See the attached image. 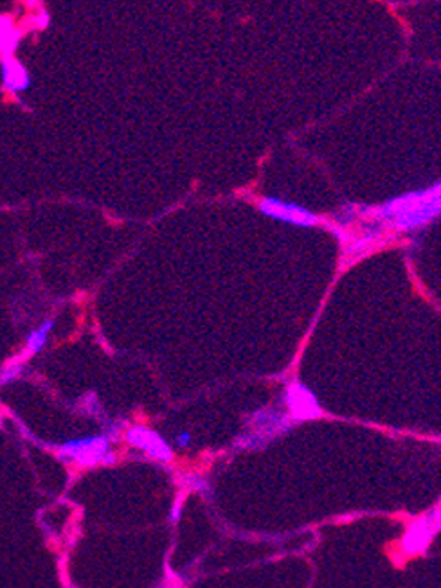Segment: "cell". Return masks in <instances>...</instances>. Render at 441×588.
Listing matches in <instances>:
<instances>
[{
    "instance_id": "obj_1",
    "label": "cell",
    "mask_w": 441,
    "mask_h": 588,
    "mask_svg": "<svg viewBox=\"0 0 441 588\" xmlns=\"http://www.w3.org/2000/svg\"><path fill=\"white\" fill-rule=\"evenodd\" d=\"M375 216L396 232H415L441 216V182L423 191L396 196L373 209Z\"/></svg>"
},
{
    "instance_id": "obj_2",
    "label": "cell",
    "mask_w": 441,
    "mask_h": 588,
    "mask_svg": "<svg viewBox=\"0 0 441 588\" xmlns=\"http://www.w3.org/2000/svg\"><path fill=\"white\" fill-rule=\"evenodd\" d=\"M368 211V218L369 220L360 221L355 231L346 227H341V225L333 224L331 225V232L337 236V239L341 241V248H343V265H350V263L357 261V259L364 258L365 254L373 251L375 247L382 243L384 239V232H385V225L384 221L378 220L373 213V209H365Z\"/></svg>"
},
{
    "instance_id": "obj_3",
    "label": "cell",
    "mask_w": 441,
    "mask_h": 588,
    "mask_svg": "<svg viewBox=\"0 0 441 588\" xmlns=\"http://www.w3.org/2000/svg\"><path fill=\"white\" fill-rule=\"evenodd\" d=\"M294 419L286 409L281 406H266L251 416L244 434L238 437V448H261L276 437L283 436L294 426Z\"/></svg>"
},
{
    "instance_id": "obj_4",
    "label": "cell",
    "mask_w": 441,
    "mask_h": 588,
    "mask_svg": "<svg viewBox=\"0 0 441 588\" xmlns=\"http://www.w3.org/2000/svg\"><path fill=\"white\" fill-rule=\"evenodd\" d=\"M56 453L61 461L73 463L80 468H95L115 463V456L110 448V436L108 434H98V436L71 439L67 443L60 444Z\"/></svg>"
},
{
    "instance_id": "obj_5",
    "label": "cell",
    "mask_w": 441,
    "mask_h": 588,
    "mask_svg": "<svg viewBox=\"0 0 441 588\" xmlns=\"http://www.w3.org/2000/svg\"><path fill=\"white\" fill-rule=\"evenodd\" d=\"M258 209L272 220L296 225V227H316L319 224V218L312 211L276 196H263L258 204Z\"/></svg>"
},
{
    "instance_id": "obj_6",
    "label": "cell",
    "mask_w": 441,
    "mask_h": 588,
    "mask_svg": "<svg viewBox=\"0 0 441 588\" xmlns=\"http://www.w3.org/2000/svg\"><path fill=\"white\" fill-rule=\"evenodd\" d=\"M285 409L290 414L294 421H308L323 416V409L319 405V399L316 398L312 391L301 382H292L285 391Z\"/></svg>"
},
{
    "instance_id": "obj_7",
    "label": "cell",
    "mask_w": 441,
    "mask_h": 588,
    "mask_svg": "<svg viewBox=\"0 0 441 588\" xmlns=\"http://www.w3.org/2000/svg\"><path fill=\"white\" fill-rule=\"evenodd\" d=\"M125 439L130 446L138 448V450L145 452L146 456H150L155 461H160V463H170L173 459L172 446L164 441V437L160 434L148 429V426L132 425L125 432Z\"/></svg>"
},
{
    "instance_id": "obj_8",
    "label": "cell",
    "mask_w": 441,
    "mask_h": 588,
    "mask_svg": "<svg viewBox=\"0 0 441 588\" xmlns=\"http://www.w3.org/2000/svg\"><path fill=\"white\" fill-rule=\"evenodd\" d=\"M53 327H54L53 320H46V322L40 324L35 331H31L26 338V347H24V351H22L24 353L22 358L35 357L38 351H42L43 345H46L47 340H49V335H51V331H53Z\"/></svg>"
},
{
    "instance_id": "obj_9",
    "label": "cell",
    "mask_w": 441,
    "mask_h": 588,
    "mask_svg": "<svg viewBox=\"0 0 441 588\" xmlns=\"http://www.w3.org/2000/svg\"><path fill=\"white\" fill-rule=\"evenodd\" d=\"M20 372H22V365L20 364L6 365V367L2 369V372H0V385H6V384H9V382H15V379L20 376Z\"/></svg>"
},
{
    "instance_id": "obj_10",
    "label": "cell",
    "mask_w": 441,
    "mask_h": 588,
    "mask_svg": "<svg viewBox=\"0 0 441 588\" xmlns=\"http://www.w3.org/2000/svg\"><path fill=\"white\" fill-rule=\"evenodd\" d=\"M190 441H191V436H190V432H180L179 436L175 437V443H177V446H187V444H190Z\"/></svg>"
}]
</instances>
